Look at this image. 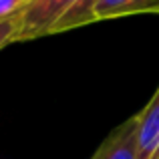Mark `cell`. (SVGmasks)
Returning <instances> with one entry per match:
<instances>
[{"label": "cell", "mask_w": 159, "mask_h": 159, "mask_svg": "<svg viewBox=\"0 0 159 159\" xmlns=\"http://www.w3.org/2000/svg\"><path fill=\"white\" fill-rule=\"evenodd\" d=\"M97 0H26L16 16L14 43L61 34L70 28L97 22Z\"/></svg>", "instance_id": "6da1fadb"}, {"label": "cell", "mask_w": 159, "mask_h": 159, "mask_svg": "<svg viewBox=\"0 0 159 159\" xmlns=\"http://www.w3.org/2000/svg\"><path fill=\"white\" fill-rule=\"evenodd\" d=\"M139 159H159V87L147 107L135 115Z\"/></svg>", "instance_id": "7a4b0ae2"}, {"label": "cell", "mask_w": 159, "mask_h": 159, "mask_svg": "<svg viewBox=\"0 0 159 159\" xmlns=\"http://www.w3.org/2000/svg\"><path fill=\"white\" fill-rule=\"evenodd\" d=\"M26 0H0V22L10 20L22 10Z\"/></svg>", "instance_id": "5b68a950"}, {"label": "cell", "mask_w": 159, "mask_h": 159, "mask_svg": "<svg viewBox=\"0 0 159 159\" xmlns=\"http://www.w3.org/2000/svg\"><path fill=\"white\" fill-rule=\"evenodd\" d=\"M18 16V14H16ZM16 16L10 20H4L0 22V51H2L6 44L14 43V34H16Z\"/></svg>", "instance_id": "8992f818"}, {"label": "cell", "mask_w": 159, "mask_h": 159, "mask_svg": "<svg viewBox=\"0 0 159 159\" xmlns=\"http://www.w3.org/2000/svg\"><path fill=\"white\" fill-rule=\"evenodd\" d=\"M91 159H139L137 153V119L131 117L99 145Z\"/></svg>", "instance_id": "3957f363"}, {"label": "cell", "mask_w": 159, "mask_h": 159, "mask_svg": "<svg viewBox=\"0 0 159 159\" xmlns=\"http://www.w3.org/2000/svg\"><path fill=\"white\" fill-rule=\"evenodd\" d=\"M131 14H159V0H97L95 18L111 20Z\"/></svg>", "instance_id": "277c9868"}]
</instances>
